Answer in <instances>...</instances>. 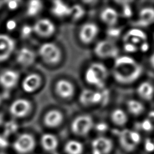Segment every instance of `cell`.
<instances>
[{
    "mask_svg": "<svg viewBox=\"0 0 154 154\" xmlns=\"http://www.w3.org/2000/svg\"><path fill=\"white\" fill-rule=\"evenodd\" d=\"M93 154H109L112 149V140L105 137L94 138L91 143Z\"/></svg>",
    "mask_w": 154,
    "mask_h": 154,
    "instance_id": "cell-13",
    "label": "cell"
},
{
    "mask_svg": "<svg viewBox=\"0 0 154 154\" xmlns=\"http://www.w3.org/2000/svg\"><path fill=\"white\" fill-rule=\"evenodd\" d=\"M64 149L67 154H81L84 150V146L79 141L72 140L66 143Z\"/></svg>",
    "mask_w": 154,
    "mask_h": 154,
    "instance_id": "cell-27",
    "label": "cell"
},
{
    "mask_svg": "<svg viewBox=\"0 0 154 154\" xmlns=\"http://www.w3.org/2000/svg\"><path fill=\"white\" fill-rule=\"evenodd\" d=\"M150 63L152 67L154 69V52L151 55L150 57Z\"/></svg>",
    "mask_w": 154,
    "mask_h": 154,
    "instance_id": "cell-35",
    "label": "cell"
},
{
    "mask_svg": "<svg viewBox=\"0 0 154 154\" xmlns=\"http://www.w3.org/2000/svg\"><path fill=\"white\" fill-rule=\"evenodd\" d=\"M140 134L132 131H124L120 134L119 140L122 147L126 151L130 152L135 149L140 141Z\"/></svg>",
    "mask_w": 154,
    "mask_h": 154,
    "instance_id": "cell-8",
    "label": "cell"
},
{
    "mask_svg": "<svg viewBox=\"0 0 154 154\" xmlns=\"http://www.w3.org/2000/svg\"><path fill=\"white\" fill-rule=\"evenodd\" d=\"M137 92L143 100H150L154 96V86L149 81H143L138 85Z\"/></svg>",
    "mask_w": 154,
    "mask_h": 154,
    "instance_id": "cell-21",
    "label": "cell"
},
{
    "mask_svg": "<svg viewBox=\"0 0 154 154\" xmlns=\"http://www.w3.org/2000/svg\"><path fill=\"white\" fill-rule=\"evenodd\" d=\"M19 1H10L7 2V6L11 10H14L19 6Z\"/></svg>",
    "mask_w": 154,
    "mask_h": 154,
    "instance_id": "cell-34",
    "label": "cell"
},
{
    "mask_svg": "<svg viewBox=\"0 0 154 154\" xmlns=\"http://www.w3.org/2000/svg\"><path fill=\"white\" fill-rule=\"evenodd\" d=\"M41 144L45 150L52 152L57 149L58 141L55 135L51 133H46L41 138Z\"/></svg>",
    "mask_w": 154,
    "mask_h": 154,
    "instance_id": "cell-23",
    "label": "cell"
},
{
    "mask_svg": "<svg viewBox=\"0 0 154 154\" xmlns=\"http://www.w3.org/2000/svg\"><path fill=\"white\" fill-rule=\"evenodd\" d=\"M52 14L58 17H64L71 14V7L61 1H55L51 8Z\"/></svg>",
    "mask_w": 154,
    "mask_h": 154,
    "instance_id": "cell-22",
    "label": "cell"
},
{
    "mask_svg": "<svg viewBox=\"0 0 154 154\" xmlns=\"http://www.w3.org/2000/svg\"><path fill=\"white\" fill-rule=\"evenodd\" d=\"M146 38V34L141 31L134 29L131 30L126 35L125 43H131L136 45L141 41H144Z\"/></svg>",
    "mask_w": 154,
    "mask_h": 154,
    "instance_id": "cell-26",
    "label": "cell"
},
{
    "mask_svg": "<svg viewBox=\"0 0 154 154\" xmlns=\"http://www.w3.org/2000/svg\"><path fill=\"white\" fill-rule=\"evenodd\" d=\"M64 116L61 111L53 109L49 110L43 118L45 125L49 128H56L60 126L63 122Z\"/></svg>",
    "mask_w": 154,
    "mask_h": 154,
    "instance_id": "cell-18",
    "label": "cell"
},
{
    "mask_svg": "<svg viewBox=\"0 0 154 154\" xmlns=\"http://www.w3.org/2000/svg\"><path fill=\"white\" fill-rule=\"evenodd\" d=\"M103 95L99 91L86 89L83 90L79 96L80 103L85 106H89L93 105L100 103Z\"/></svg>",
    "mask_w": 154,
    "mask_h": 154,
    "instance_id": "cell-15",
    "label": "cell"
},
{
    "mask_svg": "<svg viewBox=\"0 0 154 154\" xmlns=\"http://www.w3.org/2000/svg\"><path fill=\"white\" fill-rule=\"evenodd\" d=\"M109 72L105 65L101 63L94 62L90 64L85 72V81L91 85L102 88L106 83Z\"/></svg>",
    "mask_w": 154,
    "mask_h": 154,
    "instance_id": "cell-2",
    "label": "cell"
},
{
    "mask_svg": "<svg viewBox=\"0 0 154 154\" xmlns=\"http://www.w3.org/2000/svg\"><path fill=\"white\" fill-rule=\"evenodd\" d=\"M99 31L98 26L93 22L84 23L79 31V38L84 44H89L93 42L97 36Z\"/></svg>",
    "mask_w": 154,
    "mask_h": 154,
    "instance_id": "cell-10",
    "label": "cell"
},
{
    "mask_svg": "<svg viewBox=\"0 0 154 154\" xmlns=\"http://www.w3.org/2000/svg\"><path fill=\"white\" fill-rule=\"evenodd\" d=\"M43 7L42 2L38 0L30 1L26 7V14L28 16L33 17L37 15Z\"/></svg>",
    "mask_w": 154,
    "mask_h": 154,
    "instance_id": "cell-28",
    "label": "cell"
},
{
    "mask_svg": "<svg viewBox=\"0 0 154 154\" xmlns=\"http://www.w3.org/2000/svg\"><path fill=\"white\" fill-rule=\"evenodd\" d=\"M55 90L57 94L64 99L72 97L75 91L74 85L70 81L65 79H61L56 82Z\"/></svg>",
    "mask_w": 154,
    "mask_h": 154,
    "instance_id": "cell-14",
    "label": "cell"
},
{
    "mask_svg": "<svg viewBox=\"0 0 154 154\" xmlns=\"http://www.w3.org/2000/svg\"><path fill=\"white\" fill-rule=\"evenodd\" d=\"M126 108L130 114L136 116L142 114L145 110L143 103L136 99L128 100L126 102Z\"/></svg>",
    "mask_w": 154,
    "mask_h": 154,
    "instance_id": "cell-25",
    "label": "cell"
},
{
    "mask_svg": "<svg viewBox=\"0 0 154 154\" xmlns=\"http://www.w3.org/2000/svg\"><path fill=\"white\" fill-rule=\"evenodd\" d=\"M42 83V79L40 75L36 73H31L23 78L22 82V88L27 93H32L38 89Z\"/></svg>",
    "mask_w": 154,
    "mask_h": 154,
    "instance_id": "cell-16",
    "label": "cell"
},
{
    "mask_svg": "<svg viewBox=\"0 0 154 154\" xmlns=\"http://www.w3.org/2000/svg\"><path fill=\"white\" fill-rule=\"evenodd\" d=\"M3 97H2V96L1 95V94H0V105L1 104V103L2 102V101H3Z\"/></svg>",
    "mask_w": 154,
    "mask_h": 154,
    "instance_id": "cell-37",
    "label": "cell"
},
{
    "mask_svg": "<svg viewBox=\"0 0 154 154\" xmlns=\"http://www.w3.org/2000/svg\"><path fill=\"white\" fill-rule=\"evenodd\" d=\"M138 23L140 25L146 26L154 23V8L146 7L138 13Z\"/></svg>",
    "mask_w": 154,
    "mask_h": 154,
    "instance_id": "cell-20",
    "label": "cell"
},
{
    "mask_svg": "<svg viewBox=\"0 0 154 154\" xmlns=\"http://www.w3.org/2000/svg\"><path fill=\"white\" fill-rule=\"evenodd\" d=\"M110 117L112 122L119 126L125 125L128 121L126 112L120 108H116L112 110Z\"/></svg>",
    "mask_w": 154,
    "mask_h": 154,
    "instance_id": "cell-24",
    "label": "cell"
},
{
    "mask_svg": "<svg viewBox=\"0 0 154 154\" xmlns=\"http://www.w3.org/2000/svg\"><path fill=\"white\" fill-rule=\"evenodd\" d=\"M94 126L93 119L88 114H81L76 117L71 123L72 132L78 135H86Z\"/></svg>",
    "mask_w": 154,
    "mask_h": 154,
    "instance_id": "cell-4",
    "label": "cell"
},
{
    "mask_svg": "<svg viewBox=\"0 0 154 154\" xmlns=\"http://www.w3.org/2000/svg\"><path fill=\"white\" fill-rule=\"evenodd\" d=\"M15 42L7 34H0V62L7 60L15 48Z\"/></svg>",
    "mask_w": 154,
    "mask_h": 154,
    "instance_id": "cell-11",
    "label": "cell"
},
{
    "mask_svg": "<svg viewBox=\"0 0 154 154\" xmlns=\"http://www.w3.org/2000/svg\"><path fill=\"white\" fill-rule=\"evenodd\" d=\"M33 32L42 37H49L54 34L56 28L54 23L48 18H41L32 26Z\"/></svg>",
    "mask_w": 154,
    "mask_h": 154,
    "instance_id": "cell-9",
    "label": "cell"
},
{
    "mask_svg": "<svg viewBox=\"0 0 154 154\" xmlns=\"http://www.w3.org/2000/svg\"><path fill=\"white\" fill-rule=\"evenodd\" d=\"M18 129L17 123L13 120L8 121L4 124V131L3 134L8 137L15 133Z\"/></svg>",
    "mask_w": 154,
    "mask_h": 154,
    "instance_id": "cell-30",
    "label": "cell"
},
{
    "mask_svg": "<svg viewBox=\"0 0 154 154\" xmlns=\"http://www.w3.org/2000/svg\"><path fill=\"white\" fill-rule=\"evenodd\" d=\"M0 154H7V153H4V152H0Z\"/></svg>",
    "mask_w": 154,
    "mask_h": 154,
    "instance_id": "cell-39",
    "label": "cell"
},
{
    "mask_svg": "<svg viewBox=\"0 0 154 154\" xmlns=\"http://www.w3.org/2000/svg\"><path fill=\"white\" fill-rule=\"evenodd\" d=\"M153 38H154V34H153Z\"/></svg>",
    "mask_w": 154,
    "mask_h": 154,
    "instance_id": "cell-40",
    "label": "cell"
},
{
    "mask_svg": "<svg viewBox=\"0 0 154 154\" xmlns=\"http://www.w3.org/2000/svg\"><path fill=\"white\" fill-rule=\"evenodd\" d=\"M4 2H5L2 1H0V8H1V7L3 5V4H4Z\"/></svg>",
    "mask_w": 154,
    "mask_h": 154,
    "instance_id": "cell-38",
    "label": "cell"
},
{
    "mask_svg": "<svg viewBox=\"0 0 154 154\" xmlns=\"http://www.w3.org/2000/svg\"><path fill=\"white\" fill-rule=\"evenodd\" d=\"M35 54L30 48L22 47L19 49L16 54V60L17 63L23 66L28 67L31 66L35 61Z\"/></svg>",
    "mask_w": 154,
    "mask_h": 154,
    "instance_id": "cell-17",
    "label": "cell"
},
{
    "mask_svg": "<svg viewBox=\"0 0 154 154\" xmlns=\"http://www.w3.org/2000/svg\"><path fill=\"white\" fill-rule=\"evenodd\" d=\"M38 55L42 60L48 64H55L61 59V51L54 43L46 42L38 49Z\"/></svg>",
    "mask_w": 154,
    "mask_h": 154,
    "instance_id": "cell-3",
    "label": "cell"
},
{
    "mask_svg": "<svg viewBox=\"0 0 154 154\" xmlns=\"http://www.w3.org/2000/svg\"><path fill=\"white\" fill-rule=\"evenodd\" d=\"M4 122V116L2 113L0 112V126L3 124Z\"/></svg>",
    "mask_w": 154,
    "mask_h": 154,
    "instance_id": "cell-36",
    "label": "cell"
},
{
    "mask_svg": "<svg viewBox=\"0 0 154 154\" xmlns=\"http://www.w3.org/2000/svg\"><path fill=\"white\" fill-rule=\"evenodd\" d=\"M32 108V103L29 100L19 98L14 100L11 103L9 107V111L16 118H23L31 112Z\"/></svg>",
    "mask_w": 154,
    "mask_h": 154,
    "instance_id": "cell-7",
    "label": "cell"
},
{
    "mask_svg": "<svg viewBox=\"0 0 154 154\" xmlns=\"http://www.w3.org/2000/svg\"><path fill=\"white\" fill-rule=\"evenodd\" d=\"M100 18L105 24L109 26H113L119 21V14L114 8L107 7L101 11Z\"/></svg>",
    "mask_w": 154,
    "mask_h": 154,
    "instance_id": "cell-19",
    "label": "cell"
},
{
    "mask_svg": "<svg viewBox=\"0 0 154 154\" xmlns=\"http://www.w3.org/2000/svg\"><path fill=\"white\" fill-rule=\"evenodd\" d=\"M33 32L32 26L28 25H23L20 29V34L23 38L28 37Z\"/></svg>",
    "mask_w": 154,
    "mask_h": 154,
    "instance_id": "cell-31",
    "label": "cell"
},
{
    "mask_svg": "<svg viewBox=\"0 0 154 154\" xmlns=\"http://www.w3.org/2000/svg\"><path fill=\"white\" fill-rule=\"evenodd\" d=\"M143 70L140 64L128 55L118 56L114 59L112 69L114 79L122 84H130L139 79Z\"/></svg>",
    "mask_w": 154,
    "mask_h": 154,
    "instance_id": "cell-1",
    "label": "cell"
},
{
    "mask_svg": "<svg viewBox=\"0 0 154 154\" xmlns=\"http://www.w3.org/2000/svg\"><path fill=\"white\" fill-rule=\"evenodd\" d=\"M35 141L34 137L27 133L19 135L13 143L14 150L20 154H25L31 152L34 149Z\"/></svg>",
    "mask_w": 154,
    "mask_h": 154,
    "instance_id": "cell-6",
    "label": "cell"
},
{
    "mask_svg": "<svg viewBox=\"0 0 154 154\" xmlns=\"http://www.w3.org/2000/svg\"><path fill=\"white\" fill-rule=\"evenodd\" d=\"M9 144V142L8 140V137L5 135L0 134V148L4 149L6 148Z\"/></svg>",
    "mask_w": 154,
    "mask_h": 154,
    "instance_id": "cell-32",
    "label": "cell"
},
{
    "mask_svg": "<svg viewBox=\"0 0 154 154\" xmlns=\"http://www.w3.org/2000/svg\"><path fill=\"white\" fill-rule=\"evenodd\" d=\"M94 54L100 58H116L119 55V48L110 40H100L96 43L94 48Z\"/></svg>",
    "mask_w": 154,
    "mask_h": 154,
    "instance_id": "cell-5",
    "label": "cell"
},
{
    "mask_svg": "<svg viewBox=\"0 0 154 154\" xmlns=\"http://www.w3.org/2000/svg\"><path fill=\"white\" fill-rule=\"evenodd\" d=\"M85 10L83 7L79 4H74L71 7L70 16L74 20H79L85 14Z\"/></svg>",
    "mask_w": 154,
    "mask_h": 154,
    "instance_id": "cell-29",
    "label": "cell"
},
{
    "mask_svg": "<svg viewBox=\"0 0 154 154\" xmlns=\"http://www.w3.org/2000/svg\"><path fill=\"white\" fill-rule=\"evenodd\" d=\"M19 79L18 72L12 69H7L0 73V85L6 90H9L17 85Z\"/></svg>",
    "mask_w": 154,
    "mask_h": 154,
    "instance_id": "cell-12",
    "label": "cell"
},
{
    "mask_svg": "<svg viewBox=\"0 0 154 154\" xmlns=\"http://www.w3.org/2000/svg\"><path fill=\"white\" fill-rule=\"evenodd\" d=\"M125 48L128 52H135L137 49V46L134 44L131 43H125Z\"/></svg>",
    "mask_w": 154,
    "mask_h": 154,
    "instance_id": "cell-33",
    "label": "cell"
}]
</instances>
